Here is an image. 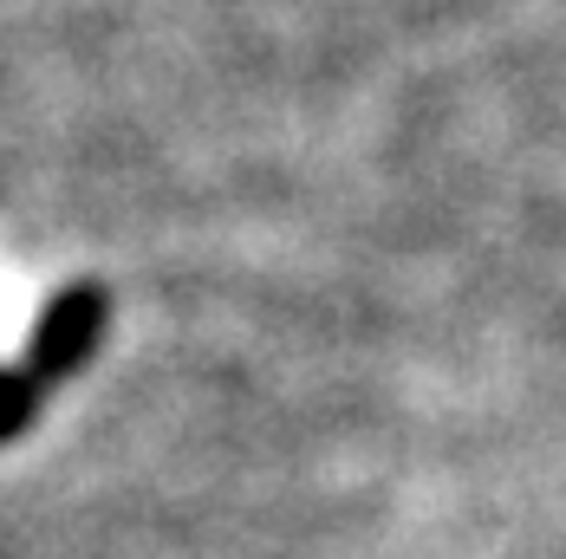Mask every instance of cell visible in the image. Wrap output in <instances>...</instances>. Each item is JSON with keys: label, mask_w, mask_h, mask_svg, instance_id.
<instances>
[{"label": "cell", "mask_w": 566, "mask_h": 559, "mask_svg": "<svg viewBox=\"0 0 566 559\" xmlns=\"http://www.w3.org/2000/svg\"><path fill=\"white\" fill-rule=\"evenodd\" d=\"M20 410H27V378H0V430L20 423Z\"/></svg>", "instance_id": "1"}]
</instances>
